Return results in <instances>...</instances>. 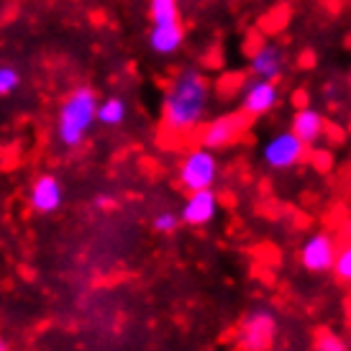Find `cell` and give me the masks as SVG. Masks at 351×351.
<instances>
[{
    "label": "cell",
    "instance_id": "cell-10",
    "mask_svg": "<svg viewBox=\"0 0 351 351\" xmlns=\"http://www.w3.org/2000/svg\"><path fill=\"white\" fill-rule=\"evenodd\" d=\"M29 203L41 215L57 213L64 203V187L54 175H39L29 190Z\"/></svg>",
    "mask_w": 351,
    "mask_h": 351
},
{
    "label": "cell",
    "instance_id": "cell-11",
    "mask_svg": "<svg viewBox=\"0 0 351 351\" xmlns=\"http://www.w3.org/2000/svg\"><path fill=\"white\" fill-rule=\"evenodd\" d=\"M326 126H328V121H326V116H323L321 110L305 106L295 110L293 128H290V131L300 138L305 147H315V144L326 136Z\"/></svg>",
    "mask_w": 351,
    "mask_h": 351
},
{
    "label": "cell",
    "instance_id": "cell-9",
    "mask_svg": "<svg viewBox=\"0 0 351 351\" xmlns=\"http://www.w3.org/2000/svg\"><path fill=\"white\" fill-rule=\"evenodd\" d=\"M218 215V193L213 187L208 190H193L187 193V200L180 210V221L190 228H203V226L213 223Z\"/></svg>",
    "mask_w": 351,
    "mask_h": 351
},
{
    "label": "cell",
    "instance_id": "cell-3",
    "mask_svg": "<svg viewBox=\"0 0 351 351\" xmlns=\"http://www.w3.org/2000/svg\"><path fill=\"white\" fill-rule=\"evenodd\" d=\"M277 313L269 305H256L239 323V349L241 351H269L277 336Z\"/></svg>",
    "mask_w": 351,
    "mask_h": 351
},
{
    "label": "cell",
    "instance_id": "cell-17",
    "mask_svg": "<svg viewBox=\"0 0 351 351\" xmlns=\"http://www.w3.org/2000/svg\"><path fill=\"white\" fill-rule=\"evenodd\" d=\"M152 226H154L156 234H165V236H172L182 226V221H180V213H175V210H162V213L154 215V221H152Z\"/></svg>",
    "mask_w": 351,
    "mask_h": 351
},
{
    "label": "cell",
    "instance_id": "cell-25",
    "mask_svg": "<svg viewBox=\"0 0 351 351\" xmlns=\"http://www.w3.org/2000/svg\"><path fill=\"white\" fill-rule=\"evenodd\" d=\"M343 49L351 51V34H346V36H343Z\"/></svg>",
    "mask_w": 351,
    "mask_h": 351
},
{
    "label": "cell",
    "instance_id": "cell-8",
    "mask_svg": "<svg viewBox=\"0 0 351 351\" xmlns=\"http://www.w3.org/2000/svg\"><path fill=\"white\" fill-rule=\"evenodd\" d=\"M277 106H280V88H277V82L259 77H254L252 82H244L241 113L246 118H262L267 113H272Z\"/></svg>",
    "mask_w": 351,
    "mask_h": 351
},
{
    "label": "cell",
    "instance_id": "cell-4",
    "mask_svg": "<svg viewBox=\"0 0 351 351\" xmlns=\"http://www.w3.org/2000/svg\"><path fill=\"white\" fill-rule=\"evenodd\" d=\"M218 159H215V152L205 147H197L193 152H187L180 162V169H177V177H180V185L182 190L193 193V190H208V187L215 185L218 180Z\"/></svg>",
    "mask_w": 351,
    "mask_h": 351
},
{
    "label": "cell",
    "instance_id": "cell-26",
    "mask_svg": "<svg viewBox=\"0 0 351 351\" xmlns=\"http://www.w3.org/2000/svg\"><path fill=\"white\" fill-rule=\"evenodd\" d=\"M0 351H10V346L5 341H3V339H0Z\"/></svg>",
    "mask_w": 351,
    "mask_h": 351
},
{
    "label": "cell",
    "instance_id": "cell-23",
    "mask_svg": "<svg viewBox=\"0 0 351 351\" xmlns=\"http://www.w3.org/2000/svg\"><path fill=\"white\" fill-rule=\"evenodd\" d=\"M293 106H295V110H298V108L311 106V93H308V90H305V88L293 90Z\"/></svg>",
    "mask_w": 351,
    "mask_h": 351
},
{
    "label": "cell",
    "instance_id": "cell-21",
    "mask_svg": "<svg viewBox=\"0 0 351 351\" xmlns=\"http://www.w3.org/2000/svg\"><path fill=\"white\" fill-rule=\"evenodd\" d=\"M264 44H267V39H264V31L262 29H249L246 31V36H244V57L246 59H252L256 51L262 49Z\"/></svg>",
    "mask_w": 351,
    "mask_h": 351
},
{
    "label": "cell",
    "instance_id": "cell-16",
    "mask_svg": "<svg viewBox=\"0 0 351 351\" xmlns=\"http://www.w3.org/2000/svg\"><path fill=\"white\" fill-rule=\"evenodd\" d=\"M333 274H336V280L343 285H351V244L341 246L339 252H336V259H333Z\"/></svg>",
    "mask_w": 351,
    "mask_h": 351
},
{
    "label": "cell",
    "instance_id": "cell-19",
    "mask_svg": "<svg viewBox=\"0 0 351 351\" xmlns=\"http://www.w3.org/2000/svg\"><path fill=\"white\" fill-rule=\"evenodd\" d=\"M315 351H349V343L343 341L339 333L321 331L315 339Z\"/></svg>",
    "mask_w": 351,
    "mask_h": 351
},
{
    "label": "cell",
    "instance_id": "cell-7",
    "mask_svg": "<svg viewBox=\"0 0 351 351\" xmlns=\"http://www.w3.org/2000/svg\"><path fill=\"white\" fill-rule=\"evenodd\" d=\"M336 252H339L336 239L328 231H315V234L305 236L300 252H298V259H300L302 269H308L313 274H323L333 269Z\"/></svg>",
    "mask_w": 351,
    "mask_h": 351
},
{
    "label": "cell",
    "instance_id": "cell-2",
    "mask_svg": "<svg viewBox=\"0 0 351 351\" xmlns=\"http://www.w3.org/2000/svg\"><path fill=\"white\" fill-rule=\"evenodd\" d=\"M98 93L88 85H80L62 100L57 113V138L62 147L77 149L93 126L98 123Z\"/></svg>",
    "mask_w": 351,
    "mask_h": 351
},
{
    "label": "cell",
    "instance_id": "cell-24",
    "mask_svg": "<svg viewBox=\"0 0 351 351\" xmlns=\"http://www.w3.org/2000/svg\"><path fill=\"white\" fill-rule=\"evenodd\" d=\"M331 167V154H318V169H328Z\"/></svg>",
    "mask_w": 351,
    "mask_h": 351
},
{
    "label": "cell",
    "instance_id": "cell-22",
    "mask_svg": "<svg viewBox=\"0 0 351 351\" xmlns=\"http://www.w3.org/2000/svg\"><path fill=\"white\" fill-rule=\"evenodd\" d=\"M315 62H318V54H315V51L302 49L300 54H298V62H295V64H298V69H313L315 67Z\"/></svg>",
    "mask_w": 351,
    "mask_h": 351
},
{
    "label": "cell",
    "instance_id": "cell-14",
    "mask_svg": "<svg viewBox=\"0 0 351 351\" xmlns=\"http://www.w3.org/2000/svg\"><path fill=\"white\" fill-rule=\"evenodd\" d=\"M128 116V106L123 98H118V95H110V98H103L98 103V123L108 128H116L121 126Z\"/></svg>",
    "mask_w": 351,
    "mask_h": 351
},
{
    "label": "cell",
    "instance_id": "cell-18",
    "mask_svg": "<svg viewBox=\"0 0 351 351\" xmlns=\"http://www.w3.org/2000/svg\"><path fill=\"white\" fill-rule=\"evenodd\" d=\"M21 85V75L10 64H0V98H5L10 93H16Z\"/></svg>",
    "mask_w": 351,
    "mask_h": 351
},
{
    "label": "cell",
    "instance_id": "cell-20",
    "mask_svg": "<svg viewBox=\"0 0 351 351\" xmlns=\"http://www.w3.org/2000/svg\"><path fill=\"white\" fill-rule=\"evenodd\" d=\"M246 82V75L244 72H228V75H223V77L218 80V95H234L236 90H241Z\"/></svg>",
    "mask_w": 351,
    "mask_h": 351
},
{
    "label": "cell",
    "instance_id": "cell-15",
    "mask_svg": "<svg viewBox=\"0 0 351 351\" xmlns=\"http://www.w3.org/2000/svg\"><path fill=\"white\" fill-rule=\"evenodd\" d=\"M149 19L152 23L180 21V3L177 0H149Z\"/></svg>",
    "mask_w": 351,
    "mask_h": 351
},
{
    "label": "cell",
    "instance_id": "cell-12",
    "mask_svg": "<svg viewBox=\"0 0 351 351\" xmlns=\"http://www.w3.org/2000/svg\"><path fill=\"white\" fill-rule=\"evenodd\" d=\"M185 44V26L182 21H172V23H154L149 31V49L159 54V57H172L182 49Z\"/></svg>",
    "mask_w": 351,
    "mask_h": 351
},
{
    "label": "cell",
    "instance_id": "cell-13",
    "mask_svg": "<svg viewBox=\"0 0 351 351\" xmlns=\"http://www.w3.org/2000/svg\"><path fill=\"white\" fill-rule=\"evenodd\" d=\"M252 64H249V69H252L254 77L259 80H269V82H277V80L282 77L285 72V51L277 47V44H264L262 49L256 51L252 59H249Z\"/></svg>",
    "mask_w": 351,
    "mask_h": 351
},
{
    "label": "cell",
    "instance_id": "cell-6",
    "mask_svg": "<svg viewBox=\"0 0 351 351\" xmlns=\"http://www.w3.org/2000/svg\"><path fill=\"white\" fill-rule=\"evenodd\" d=\"M249 121L241 110L239 113H226V116H218L213 121H208L203 128H200V147L210 149V152H218V149H226L236 144L239 138L244 136V131L249 128Z\"/></svg>",
    "mask_w": 351,
    "mask_h": 351
},
{
    "label": "cell",
    "instance_id": "cell-5",
    "mask_svg": "<svg viewBox=\"0 0 351 351\" xmlns=\"http://www.w3.org/2000/svg\"><path fill=\"white\" fill-rule=\"evenodd\" d=\"M308 149L311 147H305L293 131H280L262 147V162L272 172H287L300 162H305Z\"/></svg>",
    "mask_w": 351,
    "mask_h": 351
},
{
    "label": "cell",
    "instance_id": "cell-1",
    "mask_svg": "<svg viewBox=\"0 0 351 351\" xmlns=\"http://www.w3.org/2000/svg\"><path fill=\"white\" fill-rule=\"evenodd\" d=\"M210 98V82L200 69H182L162 100V128L172 136L193 134L205 118Z\"/></svg>",
    "mask_w": 351,
    "mask_h": 351
}]
</instances>
